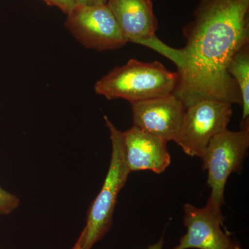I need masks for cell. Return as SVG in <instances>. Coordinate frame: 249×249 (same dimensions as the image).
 Returning a JSON list of instances; mask_svg holds the SVG:
<instances>
[{
    "mask_svg": "<svg viewBox=\"0 0 249 249\" xmlns=\"http://www.w3.org/2000/svg\"><path fill=\"white\" fill-rule=\"evenodd\" d=\"M186 43L170 60L178 67L173 93L186 109L204 100L242 106L228 67L249 42V0H199L193 19L183 31Z\"/></svg>",
    "mask_w": 249,
    "mask_h": 249,
    "instance_id": "1",
    "label": "cell"
},
{
    "mask_svg": "<svg viewBox=\"0 0 249 249\" xmlns=\"http://www.w3.org/2000/svg\"><path fill=\"white\" fill-rule=\"evenodd\" d=\"M178 79V72L169 71L160 62L130 59L100 78L94 90L108 100L121 98L132 104L172 94Z\"/></svg>",
    "mask_w": 249,
    "mask_h": 249,
    "instance_id": "2",
    "label": "cell"
},
{
    "mask_svg": "<svg viewBox=\"0 0 249 249\" xmlns=\"http://www.w3.org/2000/svg\"><path fill=\"white\" fill-rule=\"evenodd\" d=\"M104 119L110 134V163L102 188L90 206L87 215L86 225L81 232L83 249H91L110 231L118 196L131 173L124 157V134L107 116H104Z\"/></svg>",
    "mask_w": 249,
    "mask_h": 249,
    "instance_id": "3",
    "label": "cell"
},
{
    "mask_svg": "<svg viewBox=\"0 0 249 249\" xmlns=\"http://www.w3.org/2000/svg\"><path fill=\"white\" fill-rule=\"evenodd\" d=\"M249 147V127L232 132L227 129L214 136L200 159L208 171L209 199L222 206L226 184L232 173H240Z\"/></svg>",
    "mask_w": 249,
    "mask_h": 249,
    "instance_id": "4",
    "label": "cell"
},
{
    "mask_svg": "<svg viewBox=\"0 0 249 249\" xmlns=\"http://www.w3.org/2000/svg\"><path fill=\"white\" fill-rule=\"evenodd\" d=\"M67 16V30L87 49L114 50L127 43L107 2L76 4Z\"/></svg>",
    "mask_w": 249,
    "mask_h": 249,
    "instance_id": "5",
    "label": "cell"
},
{
    "mask_svg": "<svg viewBox=\"0 0 249 249\" xmlns=\"http://www.w3.org/2000/svg\"><path fill=\"white\" fill-rule=\"evenodd\" d=\"M232 114L229 103L204 100L196 103L185 111L175 142L187 155L200 158L211 139L227 129Z\"/></svg>",
    "mask_w": 249,
    "mask_h": 249,
    "instance_id": "6",
    "label": "cell"
},
{
    "mask_svg": "<svg viewBox=\"0 0 249 249\" xmlns=\"http://www.w3.org/2000/svg\"><path fill=\"white\" fill-rule=\"evenodd\" d=\"M221 208L210 199L201 209L185 204L183 224L186 232L172 249H235L238 242L223 231L225 218Z\"/></svg>",
    "mask_w": 249,
    "mask_h": 249,
    "instance_id": "7",
    "label": "cell"
},
{
    "mask_svg": "<svg viewBox=\"0 0 249 249\" xmlns=\"http://www.w3.org/2000/svg\"><path fill=\"white\" fill-rule=\"evenodd\" d=\"M107 5L127 42L145 46L165 56L170 47L155 35L158 21L152 0H108Z\"/></svg>",
    "mask_w": 249,
    "mask_h": 249,
    "instance_id": "8",
    "label": "cell"
},
{
    "mask_svg": "<svg viewBox=\"0 0 249 249\" xmlns=\"http://www.w3.org/2000/svg\"><path fill=\"white\" fill-rule=\"evenodd\" d=\"M134 125L156 137L175 142L186 109L175 94L132 103Z\"/></svg>",
    "mask_w": 249,
    "mask_h": 249,
    "instance_id": "9",
    "label": "cell"
},
{
    "mask_svg": "<svg viewBox=\"0 0 249 249\" xmlns=\"http://www.w3.org/2000/svg\"><path fill=\"white\" fill-rule=\"evenodd\" d=\"M124 134V157L132 172L163 173L171 163L168 142L133 125Z\"/></svg>",
    "mask_w": 249,
    "mask_h": 249,
    "instance_id": "10",
    "label": "cell"
},
{
    "mask_svg": "<svg viewBox=\"0 0 249 249\" xmlns=\"http://www.w3.org/2000/svg\"><path fill=\"white\" fill-rule=\"evenodd\" d=\"M228 73L235 80L242 97L241 129L249 127V45L240 49L231 60Z\"/></svg>",
    "mask_w": 249,
    "mask_h": 249,
    "instance_id": "11",
    "label": "cell"
},
{
    "mask_svg": "<svg viewBox=\"0 0 249 249\" xmlns=\"http://www.w3.org/2000/svg\"><path fill=\"white\" fill-rule=\"evenodd\" d=\"M20 199L0 186V216L8 215L19 207Z\"/></svg>",
    "mask_w": 249,
    "mask_h": 249,
    "instance_id": "12",
    "label": "cell"
},
{
    "mask_svg": "<svg viewBox=\"0 0 249 249\" xmlns=\"http://www.w3.org/2000/svg\"><path fill=\"white\" fill-rule=\"evenodd\" d=\"M50 6H55L67 15L76 5V0H42Z\"/></svg>",
    "mask_w": 249,
    "mask_h": 249,
    "instance_id": "13",
    "label": "cell"
},
{
    "mask_svg": "<svg viewBox=\"0 0 249 249\" xmlns=\"http://www.w3.org/2000/svg\"><path fill=\"white\" fill-rule=\"evenodd\" d=\"M107 2V0H76V4L93 5Z\"/></svg>",
    "mask_w": 249,
    "mask_h": 249,
    "instance_id": "14",
    "label": "cell"
},
{
    "mask_svg": "<svg viewBox=\"0 0 249 249\" xmlns=\"http://www.w3.org/2000/svg\"><path fill=\"white\" fill-rule=\"evenodd\" d=\"M163 246H164V240H163V237H161L155 244L148 246L147 249H163Z\"/></svg>",
    "mask_w": 249,
    "mask_h": 249,
    "instance_id": "15",
    "label": "cell"
},
{
    "mask_svg": "<svg viewBox=\"0 0 249 249\" xmlns=\"http://www.w3.org/2000/svg\"><path fill=\"white\" fill-rule=\"evenodd\" d=\"M83 235L80 233L79 237H78V240L75 244V245L73 246V249H83Z\"/></svg>",
    "mask_w": 249,
    "mask_h": 249,
    "instance_id": "16",
    "label": "cell"
},
{
    "mask_svg": "<svg viewBox=\"0 0 249 249\" xmlns=\"http://www.w3.org/2000/svg\"><path fill=\"white\" fill-rule=\"evenodd\" d=\"M235 249H244L242 248V246H241L240 245V244L238 243V245L236 246Z\"/></svg>",
    "mask_w": 249,
    "mask_h": 249,
    "instance_id": "17",
    "label": "cell"
}]
</instances>
